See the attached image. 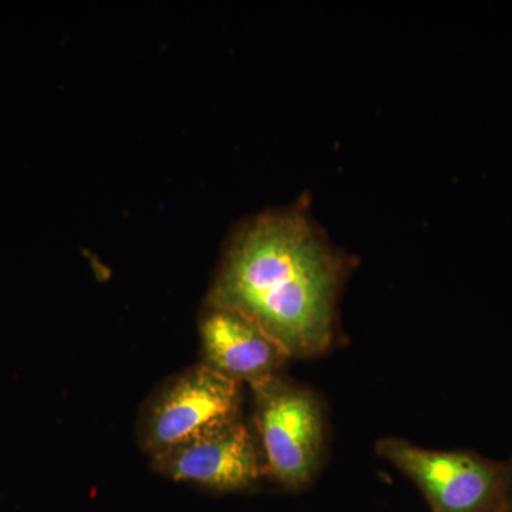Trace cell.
<instances>
[{
	"mask_svg": "<svg viewBox=\"0 0 512 512\" xmlns=\"http://www.w3.org/2000/svg\"><path fill=\"white\" fill-rule=\"evenodd\" d=\"M348 265L301 211L247 222L229 242L207 306L238 313L289 359L328 352Z\"/></svg>",
	"mask_w": 512,
	"mask_h": 512,
	"instance_id": "cell-1",
	"label": "cell"
},
{
	"mask_svg": "<svg viewBox=\"0 0 512 512\" xmlns=\"http://www.w3.org/2000/svg\"><path fill=\"white\" fill-rule=\"evenodd\" d=\"M204 365L234 382L258 386L281 376L289 356L238 313L207 306L200 322Z\"/></svg>",
	"mask_w": 512,
	"mask_h": 512,
	"instance_id": "cell-6",
	"label": "cell"
},
{
	"mask_svg": "<svg viewBox=\"0 0 512 512\" xmlns=\"http://www.w3.org/2000/svg\"><path fill=\"white\" fill-rule=\"evenodd\" d=\"M376 453L412 480L431 512H503L510 463L474 451H439L387 437Z\"/></svg>",
	"mask_w": 512,
	"mask_h": 512,
	"instance_id": "cell-3",
	"label": "cell"
},
{
	"mask_svg": "<svg viewBox=\"0 0 512 512\" xmlns=\"http://www.w3.org/2000/svg\"><path fill=\"white\" fill-rule=\"evenodd\" d=\"M255 439L265 476L285 490L312 483L325 453V416L318 397L282 376L252 387Z\"/></svg>",
	"mask_w": 512,
	"mask_h": 512,
	"instance_id": "cell-2",
	"label": "cell"
},
{
	"mask_svg": "<svg viewBox=\"0 0 512 512\" xmlns=\"http://www.w3.org/2000/svg\"><path fill=\"white\" fill-rule=\"evenodd\" d=\"M508 463H510L511 476H510V485H508L507 500H505L503 512H512V458H511V460H508Z\"/></svg>",
	"mask_w": 512,
	"mask_h": 512,
	"instance_id": "cell-7",
	"label": "cell"
},
{
	"mask_svg": "<svg viewBox=\"0 0 512 512\" xmlns=\"http://www.w3.org/2000/svg\"><path fill=\"white\" fill-rule=\"evenodd\" d=\"M242 384L197 365L185 370L148 404L140 424V443L156 457L241 420Z\"/></svg>",
	"mask_w": 512,
	"mask_h": 512,
	"instance_id": "cell-4",
	"label": "cell"
},
{
	"mask_svg": "<svg viewBox=\"0 0 512 512\" xmlns=\"http://www.w3.org/2000/svg\"><path fill=\"white\" fill-rule=\"evenodd\" d=\"M151 463L161 476L217 493L249 490L265 477L254 433L242 420L151 457Z\"/></svg>",
	"mask_w": 512,
	"mask_h": 512,
	"instance_id": "cell-5",
	"label": "cell"
}]
</instances>
